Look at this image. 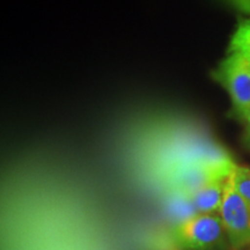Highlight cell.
<instances>
[{
	"mask_svg": "<svg viewBox=\"0 0 250 250\" xmlns=\"http://www.w3.org/2000/svg\"><path fill=\"white\" fill-rule=\"evenodd\" d=\"M169 237L180 250H212L227 240L219 214H197L174 225Z\"/></svg>",
	"mask_w": 250,
	"mask_h": 250,
	"instance_id": "cell-1",
	"label": "cell"
},
{
	"mask_svg": "<svg viewBox=\"0 0 250 250\" xmlns=\"http://www.w3.org/2000/svg\"><path fill=\"white\" fill-rule=\"evenodd\" d=\"M232 174L226 182L224 199L218 214L228 243L234 249H242L250 246V205L236 190Z\"/></svg>",
	"mask_w": 250,
	"mask_h": 250,
	"instance_id": "cell-2",
	"label": "cell"
},
{
	"mask_svg": "<svg viewBox=\"0 0 250 250\" xmlns=\"http://www.w3.org/2000/svg\"><path fill=\"white\" fill-rule=\"evenodd\" d=\"M213 76L229 94L236 114L246 120L250 111V65L240 55L229 52Z\"/></svg>",
	"mask_w": 250,
	"mask_h": 250,
	"instance_id": "cell-3",
	"label": "cell"
},
{
	"mask_svg": "<svg viewBox=\"0 0 250 250\" xmlns=\"http://www.w3.org/2000/svg\"><path fill=\"white\" fill-rule=\"evenodd\" d=\"M228 177L213 181L190 195L192 204L199 214H215L219 212Z\"/></svg>",
	"mask_w": 250,
	"mask_h": 250,
	"instance_id": "cell-4",
	"label": "cell"
},
{
	"mask_svg": "<svg viewBox=\"0 0 250 250\" xmlns=\"http://www.w3.org/2000/svg\"><path fill=\"white\" fill-rule=\"evenodd\" d=\"M229 52L240 55L250 65V19L240 21L230 40Z\"/></svg>",
	"mask_w": 250,
	"mask_h": 250,
	"instance_id": "cell-5",
	"label": "cell"
},
{
	"mask_svg": "<svg viewBox=\"0 0 250 250\" xmlns=\"http://www.w3.org/2000/svg\"><path fill=\"white\" fill-rule=\"evenodd\" d=\"M232 176L236 190L250 205V169L235 166Z\"/></svg>",
	"mask_w": 250,
	"mask_h": 250,
	"instance_id": "cell-6",
	"label": "cell"
},
{
	"mask_svg": "<svg viewBox=\"0 0 250 250\" xmlns=\"http://www.w3.org/2000/svg\"><path fill=\"white\" fill-rule=\"evenodd\" d=\"M229 1L240 11L250 14V0H229Z\"/></svg>",
	"mask_w": 250,
	"mask_h": 250,
	"instance_id": "cell-7",
	"label": "cell"
},
{
	"mask_svg": "<svg viewBox=\"0 0 250 250\" xmlns=\"http://www.w3.org/2000/svg\"><path fill=\"white\" fill-rule=\"evenodd\" d=\"M246 121L248 122V130H249V134H250V111H249L248 116H247V118H246Z\"/></svg>",
	"mask_w": 250,
	"mask_h": 250,
	"instance_id": "cell-8",
	"label": "cell"
}]
</instances>
